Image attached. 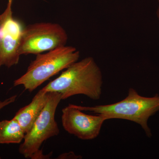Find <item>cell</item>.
Segmentation results:
<instances>
[{
	"label": "cell",
	"instance_id": "1",
	"mask_svg": "<svg viewBox=\"0 0 159 159\" xmlns=\"http://www.w3.org/2000/svg\"><path fill=\"white\" fill-rule=\"evenodd\" d=\"M102 84L100 68L93 57H88L72 64L42 89L60 93L62 100L83 95L97 100L102 95Z\"/></svg>",
	"mask_w": 159,
	"mask_h": 159
},
{
	"label": "cell",
	"instance_id": "2",
	"mask_svg": "<svg viewBox=\"0 0 159 159\" xmlns=\"http://www.w3.org/2000/svg\"><path fill=\"white\" fill-rule=\"evenodd\" d=\"M73 105L83 111L104 115L108 120L124 119L135 122L141 126L147 137L151 138L152 133L148 121L151 117L159 111V95L143 97L134 89L130 88L125 99L112 104L93 107Z\"/></svg>",
	"mask_w": 159,
	"mask_h": 159
},
{
	"label": "cell",
	"instance_id": "3",
	"mask_svg": "<svg viewBox=\"0 0 159 159\" xmlns=\"http://www.w3.org/2000/svg\"><path fill=\"white\" fill-rule=\"evenodd\" d=\"M80 52L72 46H64L36 55L24 75L13 82L14 86L22 85L33 92L44 82L78 61Z\"/></svg>",
	"mask_w": 159,
	"mask_h": 159
},
{
	"label": "cell",
	"instance_id": "4",
	"mask_svg": "<svg viewBox=\"0 0 159 159\" xmlns=\"http://www.w3.org/2000/svg\"><path fill=\"white\" fill-rule=\"evenodd\" d=\"M45 106L34 122L31 130L25 134L24 142L20 145L19 152L26 158L47 159L51 154L45 155L40 149L43 143L59 134L58 125L55 119L56 109L62 100L61 95L49 92Z\"/></svg>",
	"mask_w": 159,
	"mask_h": 159
},
{
	"label": "cell",
	"instance_id": "5",
	"mask_svg": "<svg viewBox=\"0 0 159 159\" xmlns=\"http://www.w3.org/2000/svg\"><path fill=\"white\" fill-rule=\"evenodd\" d=\"M68 39L66 32L59 24L34 23L24 28L20 53L37 55L66 46Z\"/></svg>",
	"mask_w": 159,
	"mask_h": 159
},
{
	"label": "cell",
	"instance_id": "6",
	"mask_svg": "<svg viewBox=\"0 0 159 159\" xmlns=\"http://www.w3.org/2000/svg\"><path fill=\"white\" fill-rule=\"evenodd\" d=\"M108 120L104 115H90L69 104L62 110L61 123L69 134L82 140L96 139L105 121Z\"/></svg>",
	"mask_w": 159,
	"mask_h": 159
},
{
	"label": "cell",
	"instance_id": "7",
	"mask_svg": "<svg viewBox=\"0 0 159 159\" xmlns=\"http://www.w3.org/2000/svg\"><path fill=\"white\" fill-rule=\"evenodd\" d=\"M24 27L13 16L7 20L0 31V69L11 67L19 61Z\"/></svg>",
	"mask_w": 159,
	"mask_h": 159
},
{
	"label": "cell",
	"instance_id": "8",
	"mask_svg": "<svg viewBox=\"0 0 159 159\" xmlns=\"http://www.w3.org/2000/svg\"><path fill=\"white\" fill-rule=\"evenodd\" d=\"M49 92L40 90L28 105L20 109L13 118L22 127L25 134L30 131L34 122L45 106L49 96Z\"/></svg>",
	"mask_w": 159,
	"mask_h": 159
},
{
	"label": "cell",
	"instance_id": "9",
	"mask_svg": "<svg viewBox=\"0 0 159 159\" xmlns=\"http://www.w3.org/2000/svg\"><path fill=\"white\" fill-rule=\"evenodd\" d=\"M25 135L22 127L14 118L0 122V144H19Z\"/></svg>",
	"mask_w": 159,
	"mask_h": 159
},
{
	"label": "cell",
	"instance_id": "10",
	"mask_svg": "<svg viewBox=\"0 0 159 159\" xmlns=\"http://www.w3.org/2000/svg\"><path fill=\"white\" fill-rule=\"evenodd\" d=\"M12 3L13 0H8L6 9L2 13L0 14V31L7 20L13 16Z\"/></svg>",
	"mask_w": 159,
	"mask_h": 159
},
{
	"label": "cell",
	"instance_id": "11",
	"mask_svg": "<svg viewBox=\"0 0 159 159\" xmlns=\"http://www.w3.org/2000/svg\"><path fill=\"white\" fill-rule=\"evenodd\" d=\"M17 97V95H13L7 99H5V100H0V110L2 109L3 108L7 106L10 105L11 103L14 102L16 100ZM0 159H1V157H0Z\"/></svg>",
	"mask_w": 159,
	"mask_h": 159
},
{
	"label": "cell",
	"instance_id": "12",
	"mask_svg": "<svg viewBox=\"0 0 159 159\" xmlns=\"http://www.w3.org/2000/svg\"><path fill=\"white\" fill-rule=\"evenodd\" d=\"M58 158L59 159H80L81 158V157L80 156H77L75 154L74 152H68V153H63L61 154L58 157Z\"/></svg>",
	"mask_w": 159,
	"mask_h": 159
},
{
	"label": "cell",
	"instance_id": "13",
	"mask_svg": "<svg viewBox=\"0 0 159 159\" xmlns=\"http://www.w3.org/2000/svg\"><path fill=\"white\" fill-rule=\"evenodd\" d=\"M158 3H159V6H158V7L157 10V18H158V20L159 26V0H158Z\"/></svg>",
	"mask_w": 159,
	"mask_h": 159
}]
</instances>
